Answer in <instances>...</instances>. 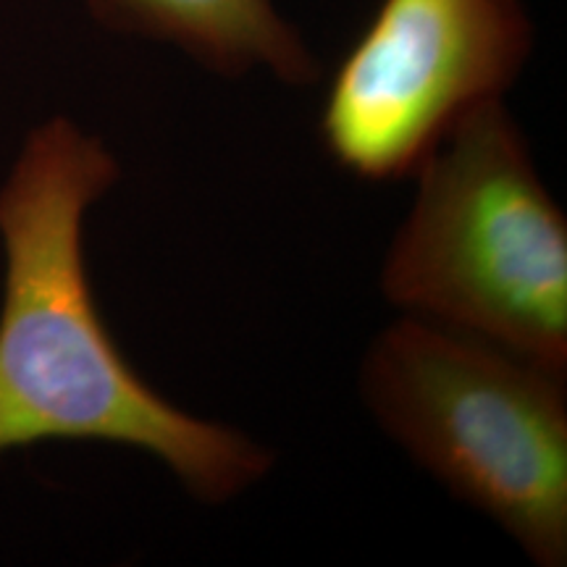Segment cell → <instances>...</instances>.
<instances>
[{
    "label": "cell",
    "instance_id": "1",
    "mask_svg": "<svg viewBox=\"0 0 567 567\" xmlns=\"http://www.w3.org/2000/svg\"><path fill=\"white\" fill-rule=\"evenodd\" d=\"M116 182L105 142L53 116L30 132L0 187V455L40 442L132 446L195 499L221 505L268 476L274 452L163 400L105 329L82 234Z\"/></svg>",
    "mask_w": 567,
    "mask_h": 567
},
{
    "label": "cell",
    "instance_id": "2",
    "mask_svg": "<svg viewBox=\"0 0 567 567\" xmlns=\"http://www.w3.org/2000/svg\"><path fill=\"white\" fill-rule=\"evenodd\" d=\"M413 174L386 300L567 373V221L505 97L465 113Z\"/></svg>",
    "mask_w": 567,
    "mask_h": 567
},
{
    "label": "cell",
    "instance_id": "3",
    "mask_svg": "<svg viewBox=\"0 0 567 567\" xmlns=\"http://www.w3.org/2000/svg\"><path fill=\"white\" fill-rule=\"evenodd\" d=\"M563 371L405 316L368 347L360 392L446 492L476 507L542 567L567 563Z\"/></svg>",
    "mask_w": 567,
    "mask_h": 567
},
{
    "label": "cell",
    "instance_id": "4",
    "mask_svg": "<svg viewBox=\"0 0 567 567\" xmlns=\"http://www.w3.org/2000/svg\"><path fill=\"white\" fill-rule=\"evenodd\" d=\"M523 0H381L321 111L331 161L400 182L465 113L505 97L534 53Z\"/></svg>",
    "mask_w": 567,
    "mask_h": 567
},
{
    "label": "cell",
    "instance_id": "5",
    "mask_svg": "<svg viewBox=\"0 0 567 567\" xmlns=\"http://www.w3.org/2000/svg\"><path fill=\"white\" fill-rule=\"evenodd\" d=\"M87 9L105 30L172 45L218 76L266 71L292 87L321 76L276 0H87Z\"/></svg>",
    "mask_w": 567,
    "mask_h": 567
}]
</instances>
